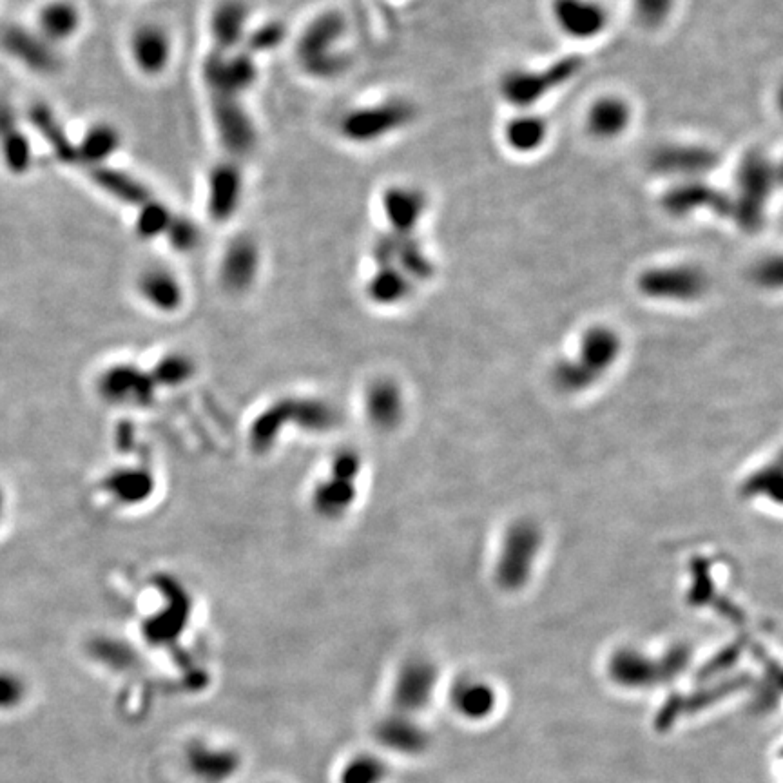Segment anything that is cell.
Returning a JSON list of instances; mask_svg holds the SVG:
<instances>
[{"label": "cell", "mask_w": 783, "mask_h": 783, "mask_svg": "<svg viewBox=\"0 0 783 783\" xmlns=\"http://www.w3.org/2000/svg\"><path fill=\"white\" fill-rule=\"evenodd\" d=\"M662 207L673 218H689L700 213L729 218L727 193L718 191L706 178L673 182L662 196Z\"/></svg>", "instance_id": "obj_13"}, {"label": "cell", "mask_w": 783, "mask_h": 783, "mask_svg": "<svg viewBox=\"0 0 783 783\" xmlns=\"http://www.w3.org/2000/svg\"><path fill=\"white\" fill-rule=\"evenodd\" d=\"M754 281L764 289L780 287L782 283V260L780 256L765 258L754 269Z\"/></svg>", "instance_id": "obj_46"}, {"label": "cell", "mask_w": 783, "mask_h": 783, "mask_svg": "<svg viewBox=\"0 0 783 783\" xmlns=\"http://www.w3.org/2000/svg\"><path fill=\"white\" fill-rule=\"evenodd\" d=\"M109 490L126 503H136L140 499H145L147 493L151 492V477L135 470L115 472L109 481Z\"/></svg>", "instance_id": "obj_41"}, {"label": "cell", "mask_w": 783, "mask_h": 783, "mask_svg": "<svg viewBox=\"0 0 783 783\" xmlns=\"http://www.w3.org/2000/svg\"><path fill=\"white\" fill-rule=\"evenodd\" d=\"M416 118L417 107L412 102L390 98L347 113L339 122V133L352 144H372L405 129Z\"/></svg>", "instance_id": "obj_6"}, {"label": "cell", "mask_w": 783, "mask_h": 783, "mask_svg": "<svg viewBox=\"0 0 783 783\" xmlns=\"http://www.w3.org/2000/svg\"><path fill=\"white\" fill-rule=\"evenodd\" d=\"M416 287L396 265H381L367 281V296L379 307H397L414 296Z\"/></svg>", "instance_id": "obj_30"}, {"label": "cell", "mask_w": 783, "mask_h": 783, "mask_svg": "<svg viewBox=\"0 0 783 783\" xmlns=\"http://www.w3.org/2000/svg\"><path fill=\"white\" fill-rule=\"evenodd\" d=\"M677 0H633L635 19L640 26L648 29H657L666 24L669 15L673 13Z\"/></svg>", "instance_id": "obj_44"}, {"label": "cell", "mask_w": 783, "mask_h": 783, "mask_svg": "<svg viewBox=\"0 0 783 783\" xmlns=\"http://www.w3.org/2000/svg\"><path fill=\"white\" fill-rule=\"evenodd\" d=\"M437 684V669L426 658H410L399 669L392 689V702L399 715L425 709Z\"/></svg>", "instance_id": "obj_15"}, {"label": "cell", "mask_w": 783, "mask_h": 783, "mask_svg": "<svg viewBox=\"0 0 783 783\" xmlns=\"http://www.w3.org/2000/svg\"><path fill=\"white\" fill-rule=\"evenodd\" d=\"M120 145L122 136L118 129L107 122H98L87 129L86 135L82 136L77 145V164L80 162L89 167L106 165L107 160L116 155Z\"/></svg>", "instance_id": "obj_32"}, {"label": "cell", "mask_w": 783, "mask_h": 783, "mask_svg": "<svg viewBox=\"0 0 783 783\" xmlns=\"http://www.w3.org/2000/svg\"><path fill=\"white\" fill-rule=\"evenodd\" d=\"M300 64L303 71L310 77L319 78V80H330V78H336L339 75H343V73H347L348 66H350V57H348L347 53L334 49V51L325 53V55L301 60Z\"/></svg>", "instance_id": "obj_42"}, {"label": "cell", "mask_w": 783, "mask_h": 783, "mask_svg": "<svg viewBox=\"0 0 783 783\" xmlns=\"http://www.w3.org/2000/svg\"><path fill=\"white\" fill-rule=\"evenodd\" d=\"M78 28H80V11L68 0L49 2L40 10L39 33L51 44L71 39Z\"/></svg>", "instance_id": "obj_33"}, {"label": "cell", "mask_w": 783, "mask_h": 783, "mask_svg": "<svg viewBox=\"0 0 783 783\" xmlns=\"http://www.w3.org/2000/svg\"><path fill=\"white\" fill-rule=\"evenodd\" d=\"M138 294L151 309L171 314L184 303V287L173 272L164 267H151L140 274L136 281Z\"/></svg>", "instance_id": "obj_25"}, {"label": "cell", "mask_w": 783, "mask_h": 783, "mask_svg": "<svg viewBox=\"0 0 783 783\" xmlns=\"http://www.w3.org/2000/svg\"><path fill=\"white\" fill-rule=\"evenodd\" d=\"M0 131H6L2 144L6 164L10 165L13 173H26L31 165V147L6 107H0Z\"/></svg>", "instance_id": "obj_36"}, {"label": "cell", "mask_w": 783, "mask_h": 783, "mask_svg": "<svg viewBox=\"0 0 783 783\" xmlns=\"http://www.w3.org/2000/svg\"><path fill=\"white\" fill-rule=\"evenodd\" d=\"M189 771L203 783L227 782L240 769V756L231 749L196 744L187 753Z\"/></svg>", "instance_id": "obj_27"}, {"label": "cell", "mask_w": 783, "mask_h": 783, "mask_svg": "<svg viewBox=\"0 0 783 783\" xmlns=\"http://www.w3.org/2000/svg\"><path fill=\"white\" fill-rule=\"evenodd\" d=\"M377 742L403 754H416L426 745L425 731L406 715L390 716L377 725Z\"/></svg>", "instance_id": "obj_31"}, {"label": "cell", "mask_w": 783, "mask_h": 783, "mask_svg": "<svg viewBox=\"0 0 783 783\" xmlns=\"http://www.w3.org/2000/svg\"><path fill=\"white\" fill-rule=\"evenodd\" d=\"M626 354V339L611 323L597 321L580 330L566 352L551 361V388L564 397L595 392L619 370Z\"/></svg>", "instance_id": "obj_1"}, {"label": "cell", "mask_w": 783, "mask_h": 783, "mask_svg": "<svg viewBox=\"0 0 783 783\" xmlns=\"http://www.w3.org/2000/svg\"><path fill=\"white\" fill-rule=\"evenodd\" d=\"M165 236L171 243L173 251L184 252V254L196 251L202 242V232L198 229V225L185 216H173Z\"/></svg>", "instance_id": "obj_43"}, {"label": "cell", "mask_w": 783, "mask_h": 783, "mask_svg": "<svg viewBox=\"0 0 783 783\" xmlns=\"http://www.w3.org/2000/svg\"><path fill=\"white\" fill-rule=\"evenodd\" d=\"M187 361L180 358V356H173V358L165 359L162 361V370L158 372V381L162 383H169V385H178L180 381H185L187 376L191 374L189 367L185 365Z\"/></svg>", "instance_id": "obj_47"}, {"label": "cell", "mask_w": 783, "mask_h": 783, "mask_svg": "<svg viewBox=\"0 0 783 783\" xmlns=\"http://www.w3.org/2000/svg\"><path fill=\"white\" fill-rule=\"evenodd\" d=\"M550 138V124L535 111H515L503 126V142L512 153L530 156L539 153Z\"/></svg>", "instance_id": "obj_22"}, {"label": "cell", "mask_w": 783, "mask_h": 783, "mask_svg": "<svg viewBox=\"0 0 783 783\" xmlns=\"http://www.w3.org/2000/svg\"><path fill=\"white\" fill-rule=\"evenodd\" d=\"M363 410L374 430L383 434L394 432L405 423L408 410L405 388L394 377H376L365 388Z\"/></svg>", "instance_id": "obj_14"}, {"label": "cell", "mask_w": 783, "mask_h": 783, "mask_svg": "<svg viewBox=\"0 0 783 783\" xmlns=\"http://www.w3.org/2000/svg\"><path fill=\"white\" fill-rule=\"evenodd\" d=\"M285 37H287L285 24L280 20H271V22H265L245 35V40H243L245 49L243 51H247L252 57L260 55V53H267L272 49L280 48Z\"/></svg>", "instance_id": "obj_40"}, {"label": "cell", "mask_w": 783, "mask_h": 783, "mask_svg": "<svg viewBox=\"0 0 783 783\" xmlns=\"http://www.w3.org/2000/svg\"><path fill=\"white\" fill-rule=\"evenodd\" d=\"M381 209L388 231L396 234H416L428 211L426 194L414 185H392L381 196Z\"/></svg>", "instance_id": "obj_17"}, {"label": "cell", "mask_w": 783, "mask_h": 783, "mask_svg": "<svg viewBox=\"0 0 783 783\" xmlns=\"http://www.w3.org/2000/svg\"><path fill=\"white\" fill-rule=\"evenodd\" d=\"M551 22L566 39L591 42L608 29L609 11L600 0H551Z\"/></svg>", "instance_id": "obj_12"}, {"label": "cell", "mask_w": 783, "mask_h": 783, "mask_svg": "<svg viewBox=\"0 0 783 783\" xmlns=\"http://www.w3.org/2000/svg\"><path fill=\"white\" fill-rule=\"evenodd\" d=\"M203 82L211 95L242 98L258 80V64L247 51L209 53L202 66Z\"/></svg>", "instance_id": "obj_8"}, {"label": "cell", "mask_w": 783, "mask_h": 783, "mask_svg": "<svg viewBox=\"0 0 783 783\" xmlns=\"http://www.w3.org/2000/svg\"><path fill=\"white\" fill-rule=\"evenodd\" d=\"M102 394L120 405H144L153 396L151 377L135 367H115L102 377Z\"/></svg>", "instance_id": "obj_28"}, {"label": "cell", "mask_w": 783, "mask_h": 783, "mask_svg": "<svg viewBox=\"0 0 783 783\" xmlns=\"http://www.w3.org/2000/svg\"><path fill=\"white\" fill-rule=\"evenodd\" d=\"M2 46L11 57L20 60L24 66L37 73H55L60 66V58L53 44L40 33H33L20 26H11L2 35Z\"/></svg>", "instance_id": "obj_20"}, {"label": "cell", "mask_w": 783, "mask_h": 783, "mask_svg": "<svg viewBox=\"0 0 783 783\" xmlns=\"http://www.w3.org/2000/svg\"><path fill=\"white\" fill-rule=\"evenodd\" d=\"M392 265L399 267L416 285L434 278V261L426 254L425 247L417 240L416 234H397L396 254Z\"/></svg>", "instance_id": "obj_34"}, {"label": "cell", "mask_w": 783, "mask_h": 783, "mask_svg": "<svg viewBox=\"0 0 783 783\" xmlns=\"http://www.w3.org/2000/svg\"><path fill=\"white\" fill-rule=\"evenodd\" d=\"M718 162L715 149L704 144H664L649 156L651 171L671 182L706 178Z\"/></svg>", "instance_id": "obj_11"}, {"label": "cell", "mask_w": 783, "mask_h": 783, "mask_svg": "<svg viewBox=\"0 0 783 783\" xmlns=\"http://www.w3.org/2000/svg\"><path fill=\"white\" fill-rule=\"evenodd\" d=\"M243 196V173L238 160L227 158L209 173L207 209L213 222L227 223L238 211Z\"/></svg>", "instance_id": "obj_16"}, {"label": "cell", "mask_w": 783, "mask_h": 783, "mask_svg": "<svg viewBox=\"0 0 783 783\" xmlns=\"http://www.w3.org/2000/svg\"><path fill=\"white\" fill-rule=\"evenodd\" d=\"M709 289V274L687 261L651 265L637 276L638 294L662 305H695L706 298Z\"/></svg>", "instance_id": "obj_5"}, {"label": "cell", "mask_w": 783, "mask_h": 783, "mask_svg": "<svg viewBox=\"0 0 783 783\" xmlns=\"http://www.w3.org/2000/svg\"><path fill=\"white\" fill-rule=\"evenodd\" d=\"M89 176L100 191L126 205L142 207L145 202L153 198L151 191L138 178L122 169L98 165V167H89Z\"/></svg>", "instance_id": "obj_29"}, {"label": "cell", "mask_w": 783, "mask_h": 783, "mask_svg": "<svg viewBox=\"0 0 783 783\" xmlns=\"http://www.w3.org/2000/svg\"><path fill=\"white\" fill-rule=\"evenodd\" d=\"M780 185V167L771 156L753 149L740 160L729 198V218L738 229L756 234L765 225L767 209Z\"/></svg>", "instance_id": "obj_3"}, {"label": "cell", "mask_w": 783, "mask_h": 783, "mask_svg": "<svg viewBox=\"0 0 783 783\" xmlns=\"http://www.w3.org/2000/svg\"><path fill=\"white\" fill-rule=\"evenodd\" d=\"M174 214L171 209L162 202L149 200L142 207H138V216H136V232L144 240H155L160 234H165L169 223L173 220Z\"/></svg>", "instance_id": "obj_39"}, {"label": "cell", "mask_w": 783, "mask_h": 783, "mask_svg": "<svg viewBox=\"0 0 783 783\" xmlns=\"http://www.w3.org/2000/svg\"><path fill=\"white\" fill-rule=\"evenodd\" d=\"M347 33V19L341 11H325L310 22L298 39L296 53L301 60L334 51Z\"/></svg>", "instance_id": "obj_23"}, {"label": "cell", "mask_w": 783, "mask_h": 783, "mask_svg": "<svg viewBox=\"0 0 783 783\" xmlns=\"http://www.w3.org/2000/svg\"><path fill=\"white\" fill-rule=\"evenodd\" d=\"M249 8L243 0H222L211 15V35L216 51L231 53L242 46L247 35Z\"/></svg>", "instance_id": "obj_26"}, {"label": "cell", "mask_w": 783, "mask_h": 783, "mask_svg": "<svg viewBox=\"0 0 783 783\" xmlns=\"http://www.w3.org/2000/svg\"><path fill=\"white\" fill-rule=\"evenodd\" d=\"M28 698V684L17 673L0 671V713L19 709Z\"/></svg>", "instance_id": "obj_45"}, {"label": "cell", "mask_w": 783, "mask_h": 783, "mask_svg": "<svg viewBox=\"0 0 783 783\" xmlns=\"http://www.w3.org/2000/svg\"><path fill=\"white\" fill-rule=\"evenodd\" d=\"M211 113L218 140L229 156L240 160L251 155L258 144V133L242 100L211 95Z\"/></svg>", "instance_id": "obj_10"}, {"label": "cell", "mask_w": 783, "mask_h": 783, "mask_svg": "<svg viewBox=\"0 0 783 783\" xmlns=\"http://www.w3.org/2000/svg\"><path fill=\"white\" fill-rule=\"evenodd\" d=\"M361 474V461L354 452L339 454L327 477H323L321 483L316 484L312 493L314 510L327 515V517H339L347 512L358 497V477Z\"/></svg>", "instance_id": "obj_9"}, {"label": "cell", "mask_w": 783, "mask_h": 783, "mask_svg": "<svg viewBox=\"0 0 783 783\" xmlns=\"http://www.w3.org/2000/svg\"><path fill=\"white\" fill-rule=\"evenodd\" d=\"M744 686V680H731V682H725L722 686L704 689V691H698V693H693V695L671 696L666 704L662 706V709L658 711L657 718H655V727H657L658 731H669L673 725L677 724L680 718L698 713L704 707L713 706V704L720 702L725 696L735 693V691L742 689Z\"/></svg>", "instance_id": "obj_24"}, {"label": "cell", "mask_w": 783, "mask_h": 783, "mask_svg": "<svg viewBox=\"0 0 783 783\" xmlns=\"http://www.w3.org/2000/svg\"><path fill=\"white\" fill-rule=\"evenodd\" d=\"M633 122V107L619 95H602L591 102L584 127L597 142H615L628 133Z\"/></svg>", "instance_id": "obj_18"}, {"label": "cell", "mask_w": 783, "mask_h": 783, "mask_svg": "<svg viewBox=\"0 0 783 783\" xmlns=\"http://www.w3.org/2000/svg\"><path fill=\"white\" fill-rule=\"evenodd\" d=\"M388 767L374 754H358L343 765L339 783H383L387 780Z\"/></svg>", "instance_id": "obj_38"}, {"label": "cell", "mask_w": 783, "mask_h": 783, "mask_svg": "<svg viewBox=\"0 0 783 783\" xmlns=\"http://www.w3.org/2000/svg\"><path fill=\"white\" fill-rule=\"evenodd\" d=\"M687 664L684 651H671L669 655L655 658L638 649H619L609 660V675L626 687H651L678 675Z\"/></svg>", "instance_id": "obj_7"}, {"label": "cell", "mask_w": 783, "mask_h": 783, "mask_svg": "<svg viewBox=\"0 0 783 783\" xmlns=\"http://www.w3.org/2000/svg\"><path fill=\"white\" fill-rule=\"evenodd\" d=\"M31 118H33V124L39 129L40 135L46 136V140L53 147L55 155L62 162L77 164V145L69 142L68 135L64 133V129L60 127V124L55 120V115L49 111L48 107H33Z\"/></svg>", "instance_id": "obj_37"}, {"label": "cell", "mask_w": 783, "mask_h": 783, "mask_svg": "<svg viewBox=\"0 0 783 783\" xmlns=\"http://www.w3.org/2000/svg\"><path fill=\"white\" fill-rule=\"evenodd\" d=\"M454 704L461 715L477 720L492 713L495 693L481 680H461L454 689Z\"/></svg>", "instance_id": "obj_35"}, {"label": "cell", "mask_w": 783, "mask_h": 783, "mask_svg": "<svg viewBox=\"0 0 783 783\" xmlns=\"http://www.w3.org/2000/svg\"><path fill=\"white\" fill-rule=\"evenodd\" d=\"M582 68V57L568 55L542 68L508 69L499 80V95L515 111H535L544 98L579 77Z\"/></svg>", "instance_id": "obj_4"}, {"label": "cell", "mask_w": 783, "mask_h": 783, "mask_svg": "<svg viewBox=\"0 0 783 783\" xmlns=\"http://www.w3.org/2000/svg\"><path fill=\"white\" fill-rule=\"evenodd\" d=\"M548 550V532L533 515L504 522L490 561L492 584L504 595H521L532 586Z\"/></svg>", "instance_id": "obj_2"}, {"label": "cell", "mask_w": 783, "mask_h": 783, "mask_svg": "<svg viewBox=\"0 0 783 783\" xmlns=\"http://www.w3.org/2000/svg\"><path fill=\"white\" fill-rule=\"evenodd\" d=\"M171 39L167 31L156 24H144L131 37V55L136 68L147 77H158L171 62Z\"/></svg>", "instance_id": "obj_21"}, {"label": "cell", "mask_w": 783, "mask_h": 783, "mask_svg": "<svg viewBox=\"0 0 783 783\" xmlns=\"http://www.w3.org/2000/svg\"><path fill=\"white\" fill-rule=\"evenodd\" d=\"M260 271V249L251 236L234 238L223 254L220 281L223 289L242 294L251 289Z\"/></svg>", "instance_id": "obj_19"}]
</instances>
